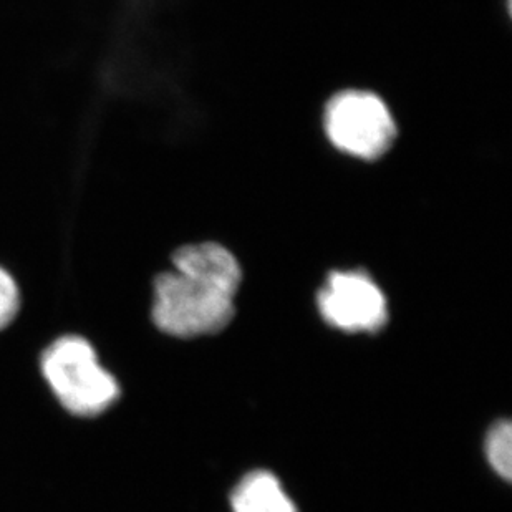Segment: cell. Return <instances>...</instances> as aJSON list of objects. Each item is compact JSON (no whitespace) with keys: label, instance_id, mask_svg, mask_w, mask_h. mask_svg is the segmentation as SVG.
<instances>
[{"label":"cell","instance_id":"obj_1","mask_svg":"<svg viewBox=\"0 0 512 512\" xmlns=\"http://www.w3.org/2000/svg\"><path fill=\"white\" fill-rule=\"evenodd\" d=\"M239 287L186 269H165L153 277L151 319L176 339H196L226 329L236 314Z\"/></svg>","mask_w":512,"mask_h":512},{"label":"cell","instance_id":"obj_2","mask_svg":"<svg viewBox=\"0 0 512 512\" xmlns=\"http://www.w3.org/2000/svg\"><path fill=\"white\" fill-rule=\"evenodd\" d=\"M40 368L60 405L72 415H102L120 397L116 378L100 363L92 343L80 335H63L52 342Z\"/></svg>","mask_w":512,"mask_h":512},{"label":"cell","instance_id":"obj_3","mask_svg":"<svg viewBox=\"0 0 512 512\" xmlns=\"http://www.w3.org/2000/svg\"><path fill=\"white\" fill-rule=\"evenodd\" d=\"M325 135L343 155L372 161L385 155L397 138L387 103L367 90H343L325 105Z\"/></svg>","mask_w":512,"mask_h":512},{"label":"cell","instance_id":"obj_4","mask_svg":"<svg viewBox=\"0 0 512 512\" xmlns=\"http://www.w3.org/2000/svg\"><path fill=\"white\" fill-rule=\"evenodd\" d=\"M325 324L347 334H375L388 322V300L363 271H334L317 294Z\"/></svg>","mask_w":512,"mask_h":512},{"label":"cell","instance_id":"obj_5","mask_svg":"<svg viewBox=\"0 0 512 512\" xmlns=\"http://www.w3.org/2000/svg\"><path fill=\"white\" fill-rule=\"evenodd\" d=\"M232 512H299L276 474L252 471L237 483L231 496Z\"/></svg>","mask_w":512,"mask_h":512},{"label":"cell","instance_id":"obj_6","mask_svg":"<svg viewBox=\"0 0 512 512\" xmlns=\"http://www.w3.org/2000/svg\"><path fill=\"white\" fill-rule=\"evenodd\" d=\"M484 448L494 473L509 481L512 476V426L508 420L498 421L489 428Z\"/></svg>","mask_w":512,"mask_h":512},{"label":"cell","instance_id":"obj_7","mask_svg":"<svg viewBox=\"0 0 512 512\" xmlns=\"http://www.w3.org/2000/svg\"><path fill=\"white\" fill-rule=\"evenodd\" d=\"M24 305L19 282L4 266H0V332L14 324Z\"/></svg>","mask_w":512,"mask_h":512}]
</instances>
